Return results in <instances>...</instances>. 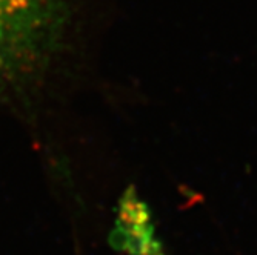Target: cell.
I'll return each instance as SVG.
<instances>
[{"mask_svg": "<svg viewBox=\"0 0 257 255\" xmlns=\"http://www.w3.org/2000/svg\"><path fill=\"white\" fill-rule=\"evenodd\" d=\"M73 0H0V89L39 77L71 25Z\"/></svg>", "mask_w": 257, "mask_h": 255, "instance_id": "obj_1", "label": "cell"}]
</instances>
